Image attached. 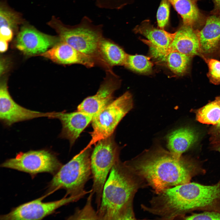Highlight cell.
I'll return each mask as SVG.
<instances>
[{"instance_id":"obj_9","label":"cell","mask_w":220,"mask_h":220,"mask_svg":"<svg viewBox=\"0 0 220 220\" xmlns=\"http://www.w3.org/2000/svg\"><path fill=\"white\" fill-rule=\"evenodd\" d=\"M81 196H64L53 201L43 202L42 198L22 204L13 208L9 213L1 215V220H40L49 215L57 209L82 198Z\"/></svg>"},{"instance_id":"obj_20","label":"cell","mask_w":220,"mask_h":220,"mask_svg":"<svg viewBox=\"0 0 220 220\" xmlns=\"http://www.w3.org/2000/svg\"><path fill=\"white\" fill-rule=\"evenodd\" d=\"M181 16L184 25L194 27L201 21L202 15L193 0H168Z\"/></svg>"},{"instance_id":"obj_10","label":"cell","mask_w":220,"mask_h":220,"mask_svg":"<svg viewBox=\"0 0 220 220\" xmlns=\"http://www.w3.org/2000/svg\"><path fill=\"white\" fill-rule=\"evenodd\" d=\"M56 112H43L32 110L16 103L11 96L6 82L2 81L0 87V119L7 126L16 123L35 118H54Z\"/></svg>"},{"instance_id":"obj_18","label":"cell","mask_w":220,"mask_h":220,"mask_svg":"<svg viewBox=\"0 0 220 220\" xmlns=\"http://www.w3.org/2000/svg\"><path fill=\"white\" fill-rule=\"evenodd\" d=\"M99 65L107 72H112L115 66L124 65L128 54L118 44L104 37L98 47Z\"/></svg>"},{"instance_id":"obj_7","label":"cell","mask_w":220,"mask_h":220,"mask_svg":"<svg viewBox=\"0 0 220 220\" xmlns=\"http://www.w3.org/2000/svg\"><path fill=\"white\" fill-rule=\"evenodd\" d=\"M133 105L132 95L127 91L95 116L91 122V139L85 148L91 147L100 140L113 134L119 123Z\"/></svg>"},{"instance_id":"obj_26","label":"cell","mask_w":220,"mask_h":220,"mask_svg":"<svg viewBox=\"0 0 220 220\" xmlns=\"http://www.w3.org/2000/svg\"><path fill=\"white\" fill-rule=\"evenodd\" d=\"M207 64V76L210 82L215 84H220V61L216 59L204 58Z\"/></svg>"},{"instance_id":"obj_27","label":"cell","mask_w":220,"mask_h":220,"mask_svg":"<svg viewBox=\"0 0 220 220\" xmlns=\"http://www.w3.org/2000/svg\"><path fill=\"white\" fill-rule=\"evenodd\" d=\"M170 13L169 2L162 0L157 13V20L159 28L164 29L168 23Z\"/></svg>"},{"instance_id":"obj_13","label":"cell","mask_w":220,"mask_h":220,"mask_svg":"<svg viewBox=\"0 0 220 220\" xmlns=\"http://www.w3.org/2000/svg\"><path fill=\"white\" fill-rule=\"evenodd\" d=\"M135 33L140 34L148 40H141L149 47L151 54L158 58L169 47L176 34L170 33L164 29L154 27L149 20H145L134 29Z\"/></svg>"},{"instance_id":"obj_1","label":"cell","mask_w":220,"mask_h":220,"mask_svg":"<svg viewBox=\"0 0 220 220\" xmlns=\"http://www.w3.org/2000/svg\"><path fill=\"white\" fill-rule=\"evenodd\" d=\"M127 162L134 173L151 186L156 194L166 189L190 182L193 177L206 172L200 161L178 157L160 147Z\"/></svg>"},{"instance_id":"obj_4","label":"cell","mask_w":220,"mask_h":220,"mask_svg":"<svg viewBox=\"0 0 220 220\" xmlns=\"http://www.w3.org/2000/svg\"><path fill=\"white\" fill-rule=\"evenodd\" d=\"M48 24L55 30L60 40L99 62L98 47L103 36V25H95L86 16L78 24L69 26L53 17Z\"/></svg>"},{"instance_id":"obj_3","label":"cell","mask_w":220,"mask_h":220,"mask_svg":"<svg viewBox=\"0 0 220 220\" xmlns=\"http://www.w3.org/2000/svg\"><path fill=\"white\" fill-rule=\"evenodd\" d=\"M144 182L127 161L118 160L104 187L101 203L97 211L99 220L134 219L133 199Z\"/></svg>"},{"instance_id":"obj_32","label":"cell","mask_w":220,"mask_h":220,"mask_svg":"<svg viewBox=\"0 0 220 220\" xmlns=\"http://www.w3.org/2000/svg\"><path fill=\"white\" fill-rule=\"evenodd\" d=\"M215 126H216L215 128L216 130H220V119L218 123Z\"/></svg>"},{"instance_id":"obj_11","label":"cell","mask_w":220,"mask_h":220,"mask_svg":"<svg viewBox=\"0 0 220 220\" xmlns=\"http://www.w3.org/2000/svg\"><path fill=\"white\" fill-rule=\"evenodd\" d=\"M120 84L119 79L112 72H107L95 94L86 98L78 105L77 110L93 117L114 100V94Z\"/></svg>"},{"instance_id":"obj_23","label":"cell","mask_w":220,"mask_h":220,"mask_svg":"<svg viewBox=\"0 0 220 220\" xmlns=\"http://www.w3.org/2000/svg\"><path fill=\"white\" fill-rule=\"evenodd\" d=\"M124 66L136 72L147 74L151 72L153 64L148 57L128 54Z\"/></svg>"},{"instance_id":"obj_29","label":"cell","mask_w":220,"mask_h":220,"mask_svg":"<svg viewBox=\"0 0 220 220\" xmlns=\"http://www.w3.org/2000/svg\"><path fill=\"white\" fill-rule=\"evenodd\" d=\"M13 37V32L12 29L5 26L0 27V39L8 42L12 40Z\"/></svg>"},{"instance_id":"obj_8","label":"cell","mask_w":220,"mask_h":220,"mask_svg":"<svg viewBox=\"0 0 220 220\" xmlns=\"http://www.w3.org/2000/svg\"><path fill=\"white\" fill-rule=\"evenodd\" d=\"M62 166L56 156L48 150L41 149L20 152L8 159L1 167L31 174L42 172L54 174Z\"/></svg>"},{"instance_id":"obj_2","label":"cell","mask_w":220,"mask_h":220,"mask_svg":"<svg viewBox=\"0 0 220 220\" xmlns=\"http://www.w3.org/2000/svg\"><path fill=\"white\" fill-rule=\"evenodd\" d=\"M157 194L145 209L163 219L182 218L195 211L220 212V179L210 185L190 182L166 189Z\"/></svg>"},{"instance_id":"obj_5","label":"cell","mask_w":220,"mask_h":220,"mask_svg":"<svg viewBox=\"0 0 220 220\" xmlns=\"http://www.w3.org/2000/svg\"><path fill=\"white\" fill-rule=\"evenodd\" d=\"M91 147L84 148L54 174L50 184L51 190L64 189L65 196H81L82 197L92 191H86V184L92 174L90 157Z\"/></svg>"},{"instance_id":"obj_30","label":"cell","mask_w":220,"mask_h":220,"mask_svg":"<svg viewBox=\"0 0 220 220\" xmlns=\"http://www.w3.org/2000/svg\"><path fill=\"white\" fill-rule=\"evenodd\" d=\"M8 48V42L2 39H0V51L1 53L6 52Z\"/></svg>"},{"instance_id":"obj_15","label":"cell","mask_w":220,"mask_h":220,"mask_svg":"<svg viewBox=\"0 0 220 220\" xmlns=\"http://www.w3.org/2000/svg\"><path fill=\"white\" fill-rule=\"evenodd\" d=\"M40 55L62 64H80L88 68L92 67L96 64L92 58L61 40L51 49Z\"/></svg>"},{"instance_id":"obj_31","label":"cell","mask_w":220,"mask_h":220,"mask_svg":"<svg viewBox=\"0 0 220 220\" xmlns=\"http://www.w3.org/2000/svg\"><path fill=\"white\" fill-rule=\"evenodd\" d=\"M216 11L220 13V0H213Z\"/></svg>"},{"instance_id":"obj_17","label":"cell","mask_w":220,"mask_h":220,"mask_svg":"<svg viewBox=\"0 0 220 220\" xmlns=\"http://www.w3.org/2000/svg\"><path fill=\"white\" fill-rule=\"evenodd\" d=\"M178 51L192 57L200 55V43L196 30L184 25L177 31L169 47L158 58L161 60L168 53Z\"/></svg>"},{"instance_id":"obj_22","label":"cell","mask_w":220,"mask_h":220,"mask_svg":"<svg viewBox=\"0 0 220 220\" xmlns=\"http://www.w3.org/2000/svg\"><path fill=\"white\" fill-rule=\"evenodd\" d=\"M196 118L201 123L217 125L220 119V96L198 109L196 112Z\"/></svg>"},{"instance_id":"obj_35","label":"cell","mask_w":220,"mask_h":220,"mask_svg":"<svg viewBox=\"0 0 220 220\" xmlns=\"http://www.w3.org/2000/svg\"><path fill=\"white\" fill-rule=\"evenodd\" d=\"M193 0V1H194V2H195V1H197V0Z\"/></svg>"},{"instance_id":"obj_16","label":"cell","mask_w":220,"mask_h":220,"mask_svg":"<svg viewBox=\"0 0 220 220\" xmlns=\"http://www.w3.org/2000/svg\"><path fill=\"white\" fill-rule=\"evenodd\" d=\"M55 118L59 119L62 126L60 137L68 140L72 146L89 123L93 117L77 111L71 112H57Z\"/></svg>"},{"instance_id":"obj_6","label":"cell","mask_w":220,"mask_h":220,"mask_svg":"<svg viewBox=\"0 0 220 220\" xmlns=\"http://www.w3.org/2000/svg\"><path fill=\"white\" fill-rule=\"evenodd\" d=\"M90 157L93 180L92 192L95 194L97 209L100 206L102 192L107 176L119 158L120 148L114 135L100 140L95 145Z\"/></svg>"},{"instance_id":"obj_21","label":"cell","mask_w":220,"mask_h":220,"mask_svg":"<svg viewBox=\"0 0 220 220\" xmlns=\"http://www.w3.org/2000/svg\"><path fill=\"white\" fill-rule=\"evenodd\" d=\"M193 57L178 51L171 52L161 60L174 73L183 75L188 71Z\"/></svg>"},{"instance_id":"obj_24","label":"cell","mask_w":220,"mask_h":220,"mask_svg":"<svg viewBox=\"0 0 220 220\" xmlns=\"http://www.w3.org/2000/svg\"><path fill=\"white\" fill-rule=\"evenodd\" d=\"M22 22V18L19 14L3 5L1 6L0 9V27L5 26L14 30Z\"/></svg>"},{"instance_id":"obj_14","label":"cell","mask_w":220,"mask_h":220,"mask_svg":"<svg viewBox=\"0 0 220 220\" xmlns=\"http://www.w3.org/2000/svg\"><path fill=\"white\" fill-rule=\"evenodd\" d=\"M196 31L200 55L204 57L217 53L220 47V13L208 16L203 27Z\"/></svg>"},{"instance_id":"obj_19","label":"cell","mask_w":220,"mask_h":220,"mask_svg":"<svg viewBox=\"0 0 220 220\" xmlns=\"http://www.w3.org/2000/svg\"><path fill=\"white\" fill-rule=\"evenodd\" d=\"M197 135L192 129L187 127L177 129L169 133L166 138L169 151L180 157L197 140Z\"/></svg>"},{"instance_id":"obj_25","label":"cell","mask_w":220,"mask_h":220,"mask_svg":"<svg viewBox=\"0 0 220 220\" xmlns=\"http://www.w3.org/2000/svg\"><path fill=\"white\" fill-rule=\"evenodd\" d=\"M94 194L92 191L90 192L83 208L81 209L77 208L74 214L69 217L68 219L99 220L97 212L95 211L92 205V199Z\"/></svg>"},{"instance_id":"obj_33","label":"cell","mask_w":220,"mask_h":220,"mask_svg":"<svg viewBox=\"0 0 220 220\" xmlns=\"http://www.w3.org/2000/svg\"><path fill=\"white\" fill-rule=\"evenodd\" d=\"M215 150L220 153V145L217 146L215 148Z\"/></svg>"},{"instance_id":"obj_12","label":"cell","mask_w":220,"mask_h":220,"mask_svg":"<svg viewBox=\"0 0 220 220\" xmlns=\"http://www.w3.org/2000/svg\"><path fill=\"white\" fill-rule=\"evenodd\" d=\"M59 38L43 33L33 27H23L16 39V47L25 55L34 56L45 53L60 41Z\"/></svg>"},{"instance_id":"obj_34","label":"cell","mask_w":220,"mask_h":220,"mask_svg":"<svg viewBox=\"0 0 220 220\" xmlns=\"http://www.w3.org/2000/svg\"><path fill=\"white\" fill-rule=\"evenodd\" d=\"M218 53L219 54V55L220 56V48L219 50H218Z\"/></svg>"},{"instance_id":"obj_28","label":"cell","mask_w":220,"mask_h":220,"mask_svg":"<svg viewBox=\"0 0 220 220\" xmlns=\"http://www.w3.org/2000/svg\"><path fill=\"white\" fill-rule=\"evenodd\" d=\"M182 219L220 220V212L215 211H204L200 213L193 212L189 215L185 216Z\"/></svg>"}]
</instances>
